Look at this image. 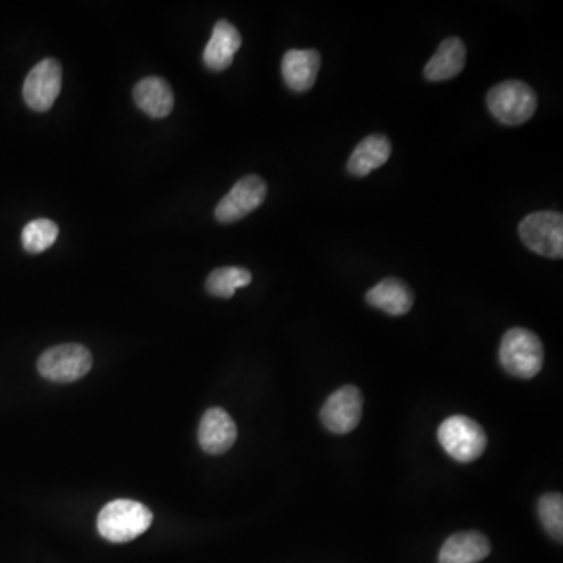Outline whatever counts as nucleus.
Here are the masks:
<instances>
[{"mask_svg": "<svg viewBox=\"0 0 563 563\" xmlns=\"http://www.w3.org/2000/svg\"><path fill=\"white\" fill-rule=\"evenodd\" d=\"M58 226L51 219H35L22 230V246L29 254H41L57 241Z\"/></svg>", "mask_w": 563, "mask_h": 563, "instance_id": "obj_19", "label": "nucleus"}, {"mask_svg": "<svg viewBox=\"0 0 563 563\" xmlns=\"http://www.w3.org/2000/svg\"><path fill=\"white\" fill-rule=\"evenodd\" d=\"M366 301L376 309L384 310L391 316H402L410 312L413 305V293L409 285L402 280L390 277L374 285L366 293Z\"/></svg>", "mask_w": 563, "mask_h": 563, "instance_id": "obj_16", "label": "nucleus"}, {"mask_svg": "<svg viewBox=\"0 0 563 563\" xmlns=\"http://www.w3.org/2000/svg\"><path fill=\"white\" fill-rule=\"evenodd\" d=\"M438 442L457 462L470 463L484 454L487 435L476 421L468 416H449L438 427Z\"/></svg>", "mask_w": 563, "mask_h": 563, "instance_id": "obj_4", "label": "nucleus"}, {"mask_svg": "<svg viewBox=\"0 0 563 563\" xmlns=\"http://www.w3.org/2000/svg\"><path fill=\"white\" fill-rule=\"evenodd\" d=\"M492 553V545L481 532H457L440 549V563H479Z\"/></svg>", "mask_w": 563, "mask_h": 563, "instance_id": "obj_13", "label": "nucleus"}, {"mask_svg": "<svg viewBox=\"0 0 563 563\" xmlns=\"http://www.w3.org/2000/svg\"><path fill=\"white\" fill-rule=\"evenodd\" d=\"M362 412V391L354 385H345L327 398L320 416L327 431L345 435L359 426Z\"/></svg>", "mask_w": 563, "mask_h": 563, "instance_id": "obj_7", "label": "nucleus"}, {"mask_svg": "<svg viewBox=\"0 0 563 563\" xmlns=\"http://www.w3.org/2000/svg\"><path fill=\"white\" fill-rule=\"evenodd\" d=\"M545 349L542 341L528 329L507 330L499 346V362L510 376L532 379L543 368Z\"/></svg>", "mask_w": 563, "mask_h": 563, "instance_id": "obj_2", "label": "nucleus"}, {"mask_svg": "<svg viewBox=\"0 0 563 563\" xmlns=\"http://www.w3.org/2000/svg\"><path fill=\"white\" fill-rule=\"evenodd\" d=\"M252 282V274L248 269L237 266L218 268L207 277L205 288L208 293L216 298L229 299L235 295L238 288L248 287Z\"/></svg>", "mask_w": 563, "mask_h": 563, "instance_id": "obj_18", "label": "nucleus"}, {"mask_svg": "<svg viewBox=\"0 0 563 563\" xmlns=\"http://www.w3.org/2000/svg\"><path fill=\"white\" fill-rule=\"evenodd\" d=\"M321 57L313 49L288 51L282 60V76L290 90L305 93L315 85L320 72Z\"/></svg>", "mask_w": 563, "mask_h": 563, "instance_id": "obj_12", "label": "nucleus"}, {"mask_svg": "<svg viewBox=\"0 0 563 563\" xmlns=\"http://www.w3.org/2000/svg\"><path fill=\"white\" fill-rule=\"evenodd\" d=\"M93 366L91 352L83 345L68 343L47 349L38 359V373L47 381L71 384L88 374Z\"/></svg>", "mask_w": 563, "mask_h": 563, "instance_id": "obj_5", "label": "nucleus"}, {"mask_svg": "<svg viewBox=\"0 0 563 563\" xmlns=\"http://www.w3.org/2000/svg\"><path fill=\"white\" fill-rule=\"evenodd\" d=\"M151 510L132 499H116L108 503L97 517L99 534L113 543L132 542L151 528Z\"/></svg>", "mask_w": 563, "mask_h": 563, "instance_id": "obj_1", "label": "nucleus"}, {"mask_svg": "<svg viewBox=\"0 0 563 563\" xmlns=\"http://www.w3.org/2000/svg\"><path fill=\"white\" fill-rule=\"evenodd\" d=\"M538 515L543 528L548 534L562 542L563 540V498L560 493H548L538 501Z\"/></svg>", "mask_w": 563, "mask_h": 563, "instance_id": "obj_20", "label": "nucleus"}, {"mask_svg": "<svg viewBox=\"0 0 563 563\" xmlns=\"http://www.w3.org/2000/svg\"><path fill=\"white\" fill-rule=\"evenodd\" d=\"M488 110L506 126H520L534 116L537 96L528 83L507 80L498 83L487 94Z\"/></svg>", "mask_w": 563, "mask_h": 563, "instance_id": "obj_3", "label": "nucleus"}, {"mask_svg": "<svg viewBox=\"0 0 563 563\" xmlns=\"http://www.w3.org/2000/svg\"><path fill=\"white\" fill-rule=\"evenodd\" d=\"M266 194L268 187L262 177H243L216 205V219L223 224L237 223L244 216L257 210L265 201Z\"/></svg>", "mask_w": 563, "mask_h": 563, "instance_id": "obj_8", "label": "nucleus"}, {"mask_svg": "<svg viewBox=\"0 0 563 563\" xmlns=\"http://www.w3.org/2000/svg\"><path fill=\"white\" fill-rule=\"evenodd\" d=\"M521 240L535 254L548 259H562L563 216L559 212H537L521 221Z\"/></svg>", "mask_w": 563, "mask_h": 563, "instance_id": "obj_6", "label": "nucleus"}, {"mask_svg": "<svg viewBox=\"0 0 563 563\" xmlns=\"http://www.w3.org/2000/svg\"><path fill=\"white\" fill-rule=\"evenodd\" d=\"M133 99L140 110L154 119L166 118L174 108V93L166 80L148 77L133 88Z\"/></svg>", "mask_w": 563, "mask_h": 563, "instance_id": "obj_15", "label": "nucleus"}, {"mask_svg": "<svg viewBox=\"0 0 563 563\" xmlns=\"http://www.w3.org/2000/svg\"><path fill=\"white\" fill-rule=\"evenodd\" d=\"M240 47L241 35L237 27L232 26L226 19H221L213 27L212 38L205 46V66L215 72L224 71L232 65Z\"/></svg>", "mask_w": 563, "mask_h": 563, "instance_id": "obj_11", "label": "nucleus"}, {"mask_svg": "<svg viewBox=\"0 0 563 563\" xmlns=\"http://www.w3.org/2000/svg\"><path fill=\"white\" fill-rule=\"evenodd\" d=\"M198 438L199 445L205 452L219 456L234 446L237 440V426L226 410L212 407L202 416Z\"/></svg>", "mask_w": 563, "mask_h": 563, "instance_id": "obj_10", "label": "nucleus"}, {"mask_svg": "<svg viewBox=\"0 0 563 563\" xmlns=\"http://www.w3.org/2000/svg\"><path fill=\"white\" fill-rule=\"evenodd\" d=\"M467 63V49L460 38L452 36L443 41L434 57L427 61L424 76L429 82H445L459 76Z\"/></svg>", "mask_w": 563, "mask_h": 563, "instance_id": "obj_14", "label": "nucleus"}, {"mask_svg": "<svg viewBox=\"0 0 563 563\" xmlns=\"http://www.w3.org/2000/svg\"><path fill=\"white\" fill-rule=\"evenodd\" d=\"M61 71L60 63L54 58H46L40 61L32 71L29 72L22 94L24 101L35 112H47L57 101L61 91Z\"/></svg>", "mask_w": 563, "mask_h": 563, "instance_id": "obj_9", "label": "nucleus"}, {"mask_svg": "<svg viewBox=\"0 0 563 563\" xmlns=\"http://www.w3.org/2000/svg\"><path fill=\"white\" fill-rule=\"evenodd\" d=\"M391 155V143L385 135L374 133L357 144L348 160L349 174L365 177L387 163Z\"/></svg>", "mask_w": 563, "mask_h": 563, "instance_id": "obj_17", "label": "nucleus"}]
</instances>
